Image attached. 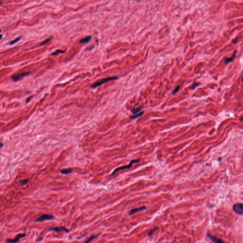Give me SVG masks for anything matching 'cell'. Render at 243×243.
<instances>
[{"label": "cell", "mask_w": 243, "mask_h": 243, "mask_svg": "<svg viewBox=\"0 0 243 243\" xmlns=\"http://www.w3.org/2000/svg\"><path fill=\"white\" fill-rule=\"evenodd\" d=\"M2 35H0V40L2 38Z\"/></svg>", "instance_id": "d4e9b609"}, {"label": "cell", "mask_w": 243, "mask_h": 243, "mask_svg": "<svg viewBox=\"0 0 243 243\" xmlns=\"http://www.w3.org/2000/svg\"><path fill=\"white\" fill-rule=\"evenodd\" d=\"M0 31H1V30H0Z\"/></svg>", "instance_id": "83f0119b"}, {"label": "cell", "mask_w": 243, "mask_h": 243, "mask_svg": "<svg viewBox=\"0 0 243 243\" xmlns=\"http://www.w3.org/2000/svg\"><path fill=\"white\" fill-rule=\"evenodd\" d=\"M30 72H23L19 74H15L12 76V79L14 81H17L21 80L23 77L30 75Z\"/></svg>", "instance_id": "277c9868"}, {"label": "cell", "mask_w": 243, "mask_h": 243, "mask_svg": "<svg viewBox=\"0 0 243 243\" xmlns=\"http://www.w3.org/2000/svg\"><path fill=\"white\" fill-rule=\"evenodd\" d=\"M158 229H159V227H154V228H153L152 230H151V231L149 232V233H148V236H149V237H152V235H153L154 233L156 231H157L158 230Z\"/></svg>", "instance_id": "4fadbf2b"}, {"label": "cell", "mask_w": 243, "mask_h": 243, "mask_svg": "<svg viewBox=\"0 0 243 243\" xmlns=\"http://www.w3.org/2000/svg\"><path fill=\"white\" fill-rule=\"evenodd\" d=\"M3 146V144L2 142H0V148H1Z\"/></svg>", "instance_id": "cb8c5ba5"}, {"label": "cell", "mask_w": 243, "mask_h": 243, "mask_svg": "<svg viewBox=\"0 0 243 243\" xmlns=\"http://www.w3.org/2000/svg\"><path fill=\"white\" fill-rule=\"evenodd\" d=\"M32 98V96L29 97V98H28L27 99V100H26V103H28V102H29L30 101V100L31 99V98Z\"/></svg>", "instance_id": "603a6c76"}, {"label": "cell", "mask_w": 243, "mask_h": 243, "mask_svg": "<svg viewBox=\"0 0 243 243\" xmlns=\"http://www.w3.org/2000/svg\"><path fill=\"white\" fill-rule=\"evenodd\" d=\"M26 236V234L25 233H23V234H19L18 235H17V236H16V238H14V239H7L6 240V242H8V243H15V242H18L20 239L21 238H22V237H24Z\"/></svg>", "instance_id": "8992f818"}, {"label": "cell", "mask_w": 243, "mask_h": 243, "mask_svg": "<svg viewBox=\"0 0 243 243\" xmlns=\"http://www.w3.org/2000/svg\"><path fill=\"white\" fill-rule=\"evenodd\" d=\"M207 237L213 242L214 243H223L224 241H222L220 238L218 237L212 235L209 233L207 234Z\"/></svg>", "instance_id": "52a82bcc"}, {"label": "cell", "mask_w": 243, "mask_h": 243, "mask_svg": "<svg viewBox=\"0 0 243 243\" xmlns=\"http://www.w3.org/2000/svg\"><path fill=\"white\" fill-rule=\"evenodd\" d=\"M179 89H180V86H177V87L176 88V89H175L174 90V91H173V94H176V93H177V92H178V90H179Z\"/></svg>", "instance_id": "7402d4cb"}, {"label": "cell", "mask_w": 243, "mask_h": 243, "mask_svg": "<svg viewBox=\"0 0 243 243\" xmlns=\"http://www.w3.org/2000/svg\"><path fill=\"white\" fill-rule=\"evenodd\" d=\"M142 109V108L141 107H139V108H138L137 109H133V110L132 111V113H133L134 114H137V113H140V112H141Z\"/></svg>", "instance_id": "9a60e30c"}, {"label": "cell", "mask_w": 243, "mask_h": 243, "mask_svg": "<svg viewBox=\"0 0 243 243\" xmlns=\"http://www.w3.org/2000/svg\"><path fill=\"white\" fill-rule=\"evenodd\" d=\"M53 219H54V216L52 215L44 214V215L41 216V217L37 218V219H36L35 221L36 222H43V221L47 220H52Z\"/></svg>", "instance_id": "5b68a950"}, {"label": "cell", "mask_w": 243, "mask_h": 243, "mask_svg": "<svg viewBox=\"0 0 243 243\" xmlns=\"http://www.w3.org/2000/svg\"><path fill=\"white\" fill-rule=\"evenodd\" d=\"M49 230H53L56 232H61V231H65L66 232H68L69 230L66 229L64 227H50L49 229Z\"/></svg>", "instance_id": "9c48e42d"}, {"label": "cell", "mask_w": 243, "mask_h": 243, "mask_svg": "<svg viewBox=\"0 0 243 243\" xmlns=\"http://www.w3.org/2000/svg\"><path fill=\"white\" fill-rule=\"evenodd\" d=\"M236 53H237V51L235 50L234 51L232 56L231 57L229 58H227L225 60V64H228L229 63V62H232L234 59L236 58Z\"/></svg>", "instance_id": "30bf717a"}, {"label": "cell", "mask_w": 243, "mask_h": 243, "mask_svg": "<svg viewBox=\"0 0 243 243\" xmlns=\"http://www.w3.org/2000/svg\"><path fill=\"white\" fill-rule=\"evenodd\" d=\"M200 83H197V82H194L193 85H192V87L191 88V89H193L196 88L197 86H198L199 85H200Z\"/></svg>", "instance_id": "44dd1931"}, {"label": "cell", "mask_w": 243, "mask_h": 243, "mask_svg": "<svg viewBox=\"0 0 243 243\" xmlns=\"http://www.w3.org/2000/svg\"><path fill=\"white\" fill-rule=\"evenodd\" d=\"M137 0V1H139L140 0Z\"/></svg>", "instance_id": "4316f807"}, {"label": "cell", "mask_w": 243, "mask_h": 243, "mask_svg": "<svg viewBox=\"0 0 243 243\" xmlns=\"http://www.w3.org/2000/svg\"><path fill=\"white\" fill-rule=\"evenodd\" d=\"M2 1H1L0 0V4H2Z\"/></svg>", "instance_id": "484cf974"}, {"label": "cell", "mask_w": 243, "mask_h": 243, "mask_svg": "<svg viewBox=\"0 0 243 243\" xmlns=\"http://www.w3.org/2000/svg\"><path fill=\"white\" fill-rule=\"evenodd\" d=\"M20 39H21V37H18V38H17V39H15L14 40L12 41H11V42H10V45L14 44H15V43H16L17 42H18V41H19V40H20Z\"/></svg>", "instance_id": "ffe728a7"}, {"label": "cell", "mask_w": 243, "mask_h": 243, "mask_svg": "<svg viewBox=\"0 0 243 243\" xmlns=\"http://www.w3.org/2000/svg\"><path fill=\"white\" fill-rule=\"evenodd\" d=\"M146 209V207L145 206H142V207H138V208H133V209H131V210H130L129 211V215H133L134 214H135V213H137L139 211H142V210H145Z\"/></svg>", "instance_id": "ba28073f"}, {"label": "cell", "mask_w": 243, "mask_h": 243, "mask_svg": "<svg viewBox=\"0 0 243 243\" xmlns=\"http://www.w3.org/2000/svg\"><path fill=\"white\" fill-rule=\"evenodd\" d=\"M140 161V159H138V160H132L130 163L127 165H125V166H121L119 168H118L117 169H116L113 172V173H112V175H113L115 172H117L118 171H121V170H125V169H129V168H130L132 167V165H133V164L134 163H137V162H138Z\"/></svg>", "instance_id": "3957f363"}, {"label": "cell", "mask_w": 243, "mask_h": 243, "mask_svg": "<svg viewBox=\"0 0 243 243\" xmlns=\"http://www.w3.org/2000/svg\"><path fill=\"white\" fill-rule=\"evenodd\" d=\"M65 53V51H63L61 50H57L54 52H53L52 54V55H57L59 53Z\"/></svg>", "instance_id": "e0dca14e"}, {"label": "cell", "mask_w": 243, "mask_h": 243, "mask_svg": "<svg viewBox=\"0 0 243 243\" xmlns=\"http://www.w3.org/2000/svg\"><path fill=\"white\" fill-rule=\"evenodd\" d=\"M73 171V169L71 168H68L66 169H63L61 170L60 171V172L61 173L64 174H68L71 172H72Z\"/></svg>", "instance_id": "7c38bea8"}, {"label": "cell", "mask_w": 243, "mask_h": 243, "mask_svg": "<svg viewBox=\"0 0 243 243\" xmlns=\"http://www.w3.org/2000/svg\"><path fill=\"white\" fill-rule=\"evenodd\" d=\"M98 236V235H97V236H92V237H91L89 238V239H88V240H87L85 242H86V243H89V242H91V241L92 240H93L95 238H96V237Z\"/></svg>", "instance_id": "d6986e66"}, {"label": "cell", "mask_w": 243, "mask_h": 243, "mask_svg": "<svg viewBox=\"0 0 243 243\" xmlns=\"http://www.w3.org/2000/svg\"><path fill=\"white\" fill-rule=\"evenodd\" d=\"M233 210L236 214L239 215H243V204L241 203H238L234 204L233 207Z\"/></svg>", "instance_id": "7a4b0ae2"}, {"label": "cell", "mask_w": 243, "mask_h": 243, "mask_svg": "<svg viewBox=\"0 0 243 243\" xmlns=\"http://www.w3.org/2000/svg\"><path fill=\"white\" fill-rule=\"evenodd\" d=\"M91 36H89L82 40H80V42L82 43H84V44H87L88 43H89V41L91 40Z\"/></svg>", "instance_id": "8fae6325"}, {"label": "cell", "mask_w": 243, "mask_h": 243, "mask_svg": "<svg viewBox=\"0 0 243 243\" xmlns=\"http://www.w3.org/2000/svg\"><path fill=\"white\" fill-rule=\"evenodd\" d=\"M52 38H48L47 39H46L45 41H43V42H42L41 44H40V46H43V45H44L47 44L48 42H49L51 40Z\"/></svg>", "instance_id": "ac0fdd59"}, {"label": "cell", "mask_w": 243, "mask_h": 243, "mask_svg": "<svg viewBox=\"0 0 243 243\" xmlns=\"http://www.w3.org/2000/svg\"><path fill=\"white\" fill-rule=\"evenodd\" d=\"M29 179H23L22 180H20V183L22 185H25L26 184H27L28 182H29Z\"/></svg>", "instance_id": "2e32d148"}, {"label": "cell", "mask_w": 243, "mask_h": 243, "mask_svg": "<svg viewBox=\"0 0 243 243\" xmlns=\"http://www.w3.org/2000/svg\"><path fill=\"white\" fill-rule=\"evenodd\" d=\"M143 113H144V112H143V111L140 112V113H137V114H135L133 115V116H131L130 117V118H131V119H135V118H137V117H139V116H141L142 114H143Z\"/></svg>", "instance_id": "5bb4252c"}, {"label": "cell", "mask_w": 243, "mask_h": 243, "mask_svg": "<svg viewBox=\"0 0 243 243\" xmlns=\"http://www.w3.org/2000/svg\"><path fill=\"white\" fill-rule=\"evenodd\" d=\"M118 78L117 77H108V78H104V79H103L99 81H97L96 82H95V83H94V84L92 85L91 87L93 88H95L97 87H99L100 86H101V85H102L103 84L105 83H106L107 82H108V81H110L112 80H116Z\"/></svg>", "instance_id": "6da1fadb"}]
</instances>
